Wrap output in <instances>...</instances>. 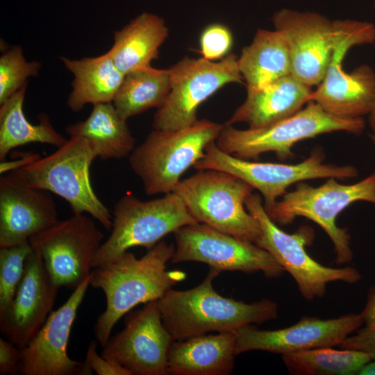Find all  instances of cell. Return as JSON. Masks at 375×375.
<instances>
[{"label":"cell","instance_id":"cell-1","mask_svg":"<svg viewBox=\"0 0 375 375\" xmlns=\"http://www.w3.org/2000/svg\"><path fill=\"white\" fill-rule=\"evenodd\" d=\"M175 245L160 241L138 258L127 251L92 270L90 285L101 290L105 310L94 326L97 342L103 347L118 320L140 303L158 300L169 289L185 279L181 270H167Z\"/></svg>","mask_w":375,"mask_h":375},{"label":"cell","instance_id":"cell-2","mask_svg":"<svg viewBox=\"0 0 375 375\" xmlns=\"http://www.w3.org/2000/svg\"><path fill=\"white\" fill-rule=\"evenodd\" d=\"M219 273L210 268L197 286L187 290L171 288L158 300L163 324L174 340L210 332H235L278 317V304L270 299L247 303L217 292L212 281Z\"/></svg>","mask_w":375,"mask_h":375},{"label":"cell","instance_id":"cell-3","mask_svg":"<svg viewBox=\"0 0 375 375\" xmlns=\"http://www.w3.org/2000/svg\"><path fill=\"white\" fill-rule=\"evenodd\" d=\"M224 124L198 119L177 130L153 129L129 155L133 172L148 195L172 192L181 176L203 158Z\"/></svg>","mask_w":375,"mask_h":375},{"label":"cell","instance_id":"cell-4","mask_svg":"<svg viewBox=\"0 0 375 375\" xmlns=\"http://www.w3.org/2000/svg\"><path fill=\"white\" fill-rule=\"evenodd\" d=\"M281 198L266 210L276 224H290L299 217L312 221L331 240L335 263H349L353 259L351 237L346 228L337 226L336 218L353 203L365 201L375 205V172L348 185L338 183L334 178L317 187L299 182L294 190L287 191Z\"/></svg>","mask_w":375,"mask_h":375},{"label":"cell","instance_id":"cell-5","mask_svg":"<svg viewBox=\"0 0 375 375\" xmlns=\"http://www.w3.org/2000/svg\"><path fill=\"white\" fill-rule=\"evenodd\" d=\"M365 126L362 118H338L310 101L294 115L262 127L238 129L224 124L215 144L224 152L242 159L273 152L286 160L294 157L292 148L301 140L337 131L360 135Z\"/></svg>","mask_w":375,"mask_h":375},{"label":"cell","instance_id":"cell-6","mask_svg":"<svg viewBox=\"0 0 375 375\" xmlns=\"http://www.w3.org/2000/svg\"><path fill=\"white\" fill-rule=\"evenodd\" d=\"M97 157L86 139L71 137L51 154L12 172L28 186L62 197L73 214L87 213L111 231L112 216L90 181V166Z\"/></svg>","mask_w":375,"mask_h":375},{"label":"cell","instance_id":"cell-7","mask_svg":"<svg viewBox=\"0 0 375 375\" xmlns=\"http://www.w3.org/2000/svg\"><path fill=\"white\" fill-rule=\"evenodd\" d=\"M253 188L226 172L199 169L178 183V195L199 223L256 243L260 235L257 219L245 206Z\"/></svg>","mask_w":375,"mask_h":375},{"label":"cell","instance_id":"cell-8","mask_svg":"<svg viewBox=\"0 0 375 375\" xmlns=\"http://www.w3.org/2000/svg\"><path fill=\"white\" fill-rule=\"evenodd\" d=\"M198 223L181 198L174 192L141 201L129 194L115 203L109 237L93 260L96 267L135 247L153 248L167 235Z\"/></svg>","mask_w":375,"mask_h":375},{"label":"cell","instance_id":"cell-9","mask_svg":"<svg viewBox=\"0 0 375 375\" xmlns=\"http://www.w3.org/2000/svg\"><path fill=\"white\" fill-rule=\"evenodd\" d=\"M245 206L260 224L261 232L255 244L267 251L292 276L306 300L323 297L329 283L354 284L362 278L360 272L351 266L331 267L314 260L306 249L313 240V230L305 226L293 233L284 231L269 217L258 194H251Z\"/></svg>","mask_w":375,"mask_h":375},{"label":"cell","instance_id":"cell-10","mask_svg":"<svg viewBox=\"0 0 375 375\" xmlns=\"http://www.w3.org/2000/svg\"><path fill=\"white\" fill-rule=\"evenodd\" d=\"M194 167L226 172L244 181L261 194L265 210L272 208L294 183L317 178L344 180L358 174L354 166L325 163L320 149H315L300 162L285 164L239 158L219 149L215 142L206 147L204 156Z\"/></svg>","mask_w":375,"mask_h":375},{"label":"cell","instance_id":"cell-11","mask_svg":"<svg viewBox=\"0 0 375 375\" xmlns=\"http://www.w3.org/2000/svg\"><path fill=\"white\" fill-rule=\"evenodd\" d=\"M168 69L170 91L154 115L152 126L156 130L192 125L206 100L228 84L243 83L238 57L233 53L217 62L185 57Z\"/></svg>","mask_w":375,"mask_h":375},{"label":"cell","instance_id":"cell-12","mask_svg":"<svg viewBox=\"0 0 375 375\" xmlns=\"http://www.w3.org/2000/svg\"><path fill=\"white\" fill-rule=\"evenodd\" d=\"M272 21L287 40L292 74L311 88L321 83L335 49L356 22L355 19L331 21L316 12L291 8L276 11Z\"/></svg>","mask_w":375,"mask_h":375},{"label":"cell","instance_id":"cell-13","mask_svg":"<svg viewBox=\"0 0 375 375\" xmlns=\"http://www.w3.org/2000/svg\"><path fill=\"white\" fill-rule=\"evenodd\" d=\"M375 42V24L356 20L335 49L326 72L313 90L311 101L328 114L341 119L362 118L375 103V72L362 65L346 72L342 61L354 46Z\"/></svg>","mask_w":375,"mask_h":375},{"label":"cell","instance_id":"cell-14","mask_svg":"<svg viewBox=\"0 0 375 375\" xmlns=\"http://www.w3.org/2000/svg\"><path fill=\"white\" fill-rule=\"evenodd\" d=\"M104 235L84 214L58 221L28 240L39 253L53 282L74 290L90 276Z\"/></svg>","mask_w":375,"mask_h":375},{"label":"cell","instance_id":"cell-15","mask_svg":"<svg viewBox=\"0 0 375 375\" xmlns=\"http://www.w3.org/2000/svg\"><path fill=\"white\" fill-rule=\"evenodd\" d=\"M173 263L199 262L220 273L262 272L269 278L285 272L266 250L253 242L224 233L202 223L185 226L174 233Z\"/></svg>","mask_w":375,"mask_h":375},{"label":"cell","instance_id":"cell-16","mask_svg":"<svg viewBox=\"0 0 375 375\" xmlns=\"http://www.w3.org/2000/svg\"><path fill=\"white\" fill-rule=\"evenodd\" d=\"M174 341L165 326L158 300L129 312L124 328L110 337L101 356L131 375H167L169 348Z\"/></svg>","mask_w":375,"mask_h":375},{"label":"cell","instance_id":"cell-17","mask_svg":"<svg viewBox=\"0 0 375 375\" xmlns=\"http://www.w3.org/2000/svg\"><path fill=\"white\" fill-rule=\"evenodd\" d=\"M363 323L360 313L323 319L303 316L296 324L277 330H260L253 324L238 329L236 354L265 351L281 355L299 351L340 346Z\"/></svg>","mask_w":375,"mask_h":375},{"label":"cell","instance_id":"cell-18","mask_svg":"<svg viewBox=\"0 0 375 375\" xmlns=\"http://www.w3.org/2000/svg\"><path fill=\"white\" fill-rule=\"evenodd\" d=\"M88 277L67 300L52 311L33 340L21 349L19 374L23 375H88L92 370L85 362L67 353L70 332L85 292Z\"/></svg>","mask_w":375,"mask_h":375},{"label":"cell","instance_id":"cell-19","mask_svg":"<svg viewBox=\"0 0 375 375\" xmlns=\"http://www.w3.org/2000/svg\"><path fill=\"white\" fill-rule=\"evenodd\" d=\"M59 289L41 256L32 249L16 293L8 309L0 315L3 337L20 349L25 347L52 312Z\"/></svg>","mask_w":375,"mask_h":375},{"label":"cell","instance_id":"cell-20","mask_svg":"<svg viewBox=\"0 0 375 375\" xmlns=\"http://www.w3.org/2000/svg\"><path fill=\"white\" fill-rule=\"evenodd\" d=\"M58 221L50 192L28 186L12 172L0 178V248L19 245Z\"/></svg>","mask_w":375,"mask_h":375},{"label":"cell","instance_id":"cell-21","mask_svg":"<svg viewBox=\"0 0 375 375\" xmlns=\"http://www.w3.org/2000/svg\"><path fill=\"white\" fill-rule=\"evenodd\" d=\"M313 90L292 74L281 78L253 92L225 124L244 123L249 128L262 127L297 112L311 101Z\"/></svg>","mask_w":375,"mask_h":375},{"label":"cell","instance_id":"cell-22","mask_svg":"<svg viewBox=\"0 0 375 375\" xmlns=\"http://www.w3.org/2000/svg\"><path fill=\"white\" fill-rule=\"evenodd\" d=\"M236 356L235 332H218L174 340L168 353V373L228 375L233 371Z\"/></svg>","mask_w":375,"mask_h":375},{"label":"cell","instance_id":"cell-23","mask_svg":"<svg viewBox=\"0 0 375 375\" xmlns=\"http://www.w3.org/2000/svg\"><path fill=\"white\" fill-rule=\"evenodd\" d=\"M168 35L163 18L144 12L114 32L113 45L108 52L116 67L125 75L150 67L151 62L158 59L160 48Z\"/></svg>","mask_w":375,"mask_h":375},{"label":"cell","instance_id":"cell-24","mask_svg":"<svg viewBox=\"0 0 375 375\" xmlns=\"http://www.w3.org/2000/svg\"><path fill=\"white\" fill-rule=\"evenodd\" d=\"M238 63L247 92L258 90L292 74L287 40L276 29H258L251 42L242 49Z\"/></svg>","mask_w":375,"mask_h":375},{"label":"cell","instance_id":"cell-25","mask_svg":"<svg viewBox=\"0 0 375 375\" xmlns=\"http://www.w3.org/2000/svg\"><path fill=\"white\" fill-rule=\"evenodd\" d=\"M72 73V90L67 105L78 112L88 103H112L124 74L116 67L108 51L97 57L78 60L60 57Z\"/></svg>","mask_w":375,"mask_h":375},{"label":"cell","instance_id":"cell-26","mask_svg":"<svg viewBox=\"0 0 375 375\" xmlns=\"http://www.w3.org/2000/svg\"><path fill=\"white\" fill-rule=\"evenodd\" d=\"M66 133L71 137L86 139L97 157L106 160L129 156L135 140L112 103L94 105L83 121L68 125Z\"/></svg>","mask_w":375,"mask_h":375},{"label":"cell","instance_id":"cell-27","mask_svg":"<svg viewBox=\"0 0 375 375\" xmlns=\"http://www.w3.org/2000/svg\"><path fill=\"white\" fill-rule=\"evenodd\" d=\"M27 85L24 86L0 104V160H6L8 153L17 147L42 143L57 148L67 139L58 133L52 126L49 116L41 113L38 124L26 119L23 105Z\"/></svg>","mask_w":375,"mask_h":375},{"label":"cell","instance_id":"cell-28","mask_svg":"<svg viewBox=\"0 0 375 375\" xmlns=\"http://www.w3.org/2000/svg\"><path fill=\"white\" fill-rule=\"evenodd\" d=\"M169 91V69L150 66L125 74L112 103L127 120L152 108L161 107Z\"/></svg>","mask_w":375,"mask_h":375},{"label":"cell","instance_id":"cell-29","mask_svg":"<svg viewBox=\"0 0 375 375\" xmlns=\"http://www.w3.org/2000/svg\"><path fill=\"white\" fill-rule=\"evenodd\" d=\"M282 360L294 375H351L372 358L361 351L321 347L283 354Z\"/></svg>","mask_w":375,"mask_h":375},{"label":"cell","instance_id":"cell-30","mask_svg":"<svg viewBox=\"0 0 375 375\" xmlns=\"http://www.w3.org/2000/svg\"><path fill=\"white\" fill-rule=\"evenodd\" d=\"M41 66L36 61L28 62L21 47L3 53L0 57V104L27 85L28 77L38 76Z\"/></svg>","mask_w":375,"mask_h":375},{"label":"cell","instance_id":"cell-31","mask_svg":"<svg viewBox=\"0 0 375 375\" xmlns=\"http://www.w3.org/2000/svg\"><path fill=\"white\" fill-rule=\"evenodd\" d=\"M29 242L0 248V315L9 307L22 281L25 262L31 252Z\"/></svg>","mask_w":375,"mask_h":375},{"label":"cell","instance_id":"cell-32","mask_svg":"<svg viewBox=\"0 0 375 375\" xmlns=\"http://www.w3.org/2000/svg\"><path fill=\"white\" fill-rule=\"evenodd\" d=\"M362 325L340 344L341 349L361 351L375 360V285L367 292L365 305L360 312Z\"/></svg>","mask_w":375,"mask_h":375},{"label":"cell","instance_id":"cell-33","mask_svg":"<svg viewBox=\"0 0 375 375\" xmlns=\"http://www.w3.org/2000/svg\"><path fill=\"white\" fill-rule=\"evenodd\" d=\"M199 46L203 58L210 61L220 60L231 53L233 35L226 25L210 24L201 31Z\"/></svg>","mask_w":375,"mask_h":375},{"label":"cell","instance_id":"cell-34","mask_svg":"<svg viewBox=\"0 0 375 375\" xmlns=\"http://www.w3.org/2000/svg\"><path fill=\"white\" fill-rule=\"evenodd\" d=\"M97 344L92 341L89 344L85 362L98 375H131V373L122 365L99 356L97 351Z\"/></svg>","mask_w":375,"mask_h":375},{"label":"cell","instance_id":"cell-35","mask_svg":"<svg viewBox=\"0 0 375 375\" xmlns=\"http://www.w3.org/2000/svg\"><path fill=\"white\" fill-rule=\"evenodd\" d=\"M21 349L7 339H0V374L19 373Z\"/></svg>","mask_w":375,"mask_h":375},{"label":"cell","instance_id":"cell-36","mask_svg":"<svg viewBox=\"0 0 375 375\" xmlns=\"http://www.w3.org/2000/svg\"><path fill=\"white\" fill-rule=\"evenodd\" d=\"M40 157L37 153L27 152L20 154L15 159L1 160L0 162V174L2 175L23 168L34 162Z\"/></svg>","mask_w":375,"mask_h":375},{"label":"cell","instance_id":"cell-37","mask_svg":"<svg viewBox=\"0 0 375 375\" xmlns=\"http://www.w3.org/2000/svg\"><path fill=\"white\" fill-rule=\"evenodd\" d=\"M360 375H375V360L365 364L358 372Z\"/></svg>","mask_w":375,"mask_h":375},{"label":"cell","instance_id":"cell-38","mask_svg":"<svg viewBox=\"0 0 375 375\" xmlns=\"http://www.w3.org/2000/svg\"><path fill=\"white\" fill-rule=\"evenodd\" d=\"M368 115V123L369 127L372 131V134L375 135V103Z\"/></svg>","mask_w":375,"mask_h":375},{"label":"cell","instance_id":"cell-39","mask_svg":"<svg viewBox=\"0 0 375 375\" xmlns=\"http://www.w3.org/2000/svg\"><path fill=\"white\" fill-rule=\"evenodd\" d=\"M369 138H370V140H371L372 144L375 147V135L372 134V135H369Z\"/></svg>","mask_w":375,"mask_h":375}]
</instances>
